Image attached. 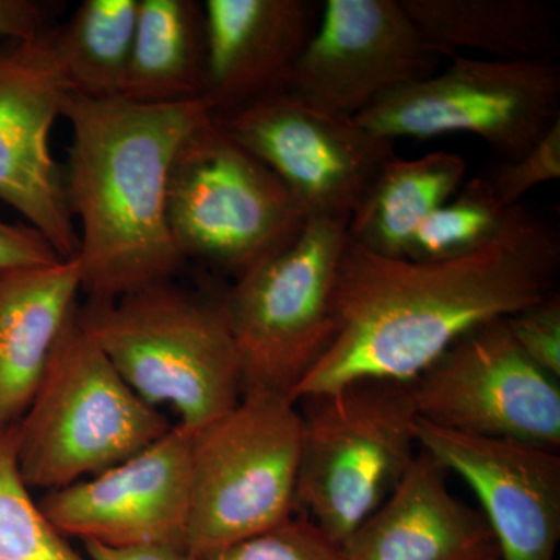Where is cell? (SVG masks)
<instances>
[{"label":"cell","mask_w":560,"mask_h":560,"mask_svg":"<svg viewBox=\"0 0 560 560\" xmlns=\"http://www.w3.org/2000/svg\"><path fill=\"white\" fill-rule=\"evenodd\" d=\"M205 101L223 117L285 91L323 3L312 0H208Z\"/></svg>","instance_id":"obj_16"},{"label":"cell","mask_w":560,"mask_h":560,"mask_svg":"<svg viewBox=\"0 0 560 560\" xmlns=\"http://www.w3.org/2000/svg\"><path fill=\"white\" fill-rule=\"evenodd\" d=\"M451 60L442 72L383 95L355 120L393 142L466 132L503 161L521 158L560 120V69L551 58Z\"/></svg>","instance_id":"obj_9"},{"label":"cell","mask_w":560,"mask_h":560,"mask_svg":"<svg viewBox=\"0 0 560 560\" xmlns=\"http://www.w3.org/2000/svg\"><path fill=\"white\" fill-rule=\"evenodd\" d=\"M62 260L49 241L31 224L0 220V271L47 267Z\"/></svg>","instance_id":"obj_28"},{"label":"cell","mask_w":560,"mask_h":560,"mask_svg":"<svg viewBox=\"0 0 560 560\" xmlns=\"http://www.w3.org/2000/svg\"><path fill=\"white\" fill-rule=\"evenodd\" d=\"M61 116L72 125L62 186L80 220L81 291L116 301L168 282L186 264L168 230V178L184 140L213 117L208 103L142 105L70 92Z\"/></svg>","instance_id":"obj_2"},{"label":"cell","mask_w":560,"mask_h":560,"mask_svg":"<svg viewBox=\"0 0 560 560\" xmlns=\"http://www.w3.org/2000/svg\"><path fill=\"white\" fill-rule=\"evenodd\" d=\"M84 556L90 560H200L186 547L178 545H138V547H106L83 541Z\"/></svg>","instance_id":"obj_30"},{"label":"cell","mask_w":560,"mask_h":560,"mask_svg":"<svg viewBox=\"0 0 560 560\" xmlns=\"http://www.w3.org/2000/svg\"><path fill=\"white\" fill-rule=\"evenodd\" d=\"M70 94L46 28L32 38L0 36V201L18 210L65 260L79 254L62 168L50 130Z\"/></svg>","instance_id":"obj_13"},{"label":"cell","mask_w":560,"mask_h":560,"mask_svg":"<svg viewBox=\"0 0 560 560\" xmlns=\"http://www.w3.org/2000/svg\"><path fill=\"white\" fill-rule=\"evenodd\" d=\"M194 433L186 548L202 559L296 515L304 425L298 401L249 393Z\"/></svg>","instance_id":"obj_6"},{"label":"cell","mask_w":560,"mask_h":560,"mask_svg":"<svg viewBox=\"0 0 560 560\" xmlns=\"http://www.w3.org/2000/svg\"><path fill=\"white\" fill-rule=\"evenodd\" d=\"M515 345L540 370L560 378V296L558 291L539 304L508 316Z\"/></svg>","instance_id":"obj_27"},{"label":"cell","mask_w":560,"mask_h":560,"mask_svg":"<svg viewBox=\"0 0 560 560\" xmlns=\"http://www.w3.org/2000/svg\"><path fill=\"white\" fill-rule=\"evenodd\" d=\"M79 318L140 399L171 405L184 429L198 431L242 400L241 359L221 300L168 280L90 301Z\"/></svg>","instance_id":"obj_3"},{"label":"cell","mask_w":560,"mask_h":560,"mask_svg":"<svg viewBox=\"0 0 560 560\" xmlns=\"http://www.w3.org/2000/svg\"><path fill=\"white\" fill-rule=\"evenodd\" d=\"M441 60L400 0H326L285 92L357 117L383 95L434 75Z\"/></svg>","instance_id":"obj_12"},{"label":"cell","mask_w":560,"mask_h":560,"mask_svg":"<svg viewBox=\"0 0 560 560\" xmlns=\"http://www.w3.org/2000/svg\"><path fill=\"white\" fill-rule=\"evenodd\" d=\"M488 178L503 208L521 206L522 198L541 184L560 178V120L521 158L503 161Z\"/></svg>","instance_id":"obj_26"},{"label":"cell","mask_w":560,"mask_h":560,"mask_svg":"<svg viewBox=\"0 0 560 560\" xmlns=\"http://www.w3.org/2000/svg\"><path fill=\"white\" fill-rule=\"evenodd\" d=\"M307 215L289 189L213 117L179 147L167 187V223L184 260L235 280L296 241Z\"/></svg>","instance_id":"obj_8"},{"label":"cell","mask_w":560,"mask_h":560,"mask_svg":"<svg viewBox=\"0 0 560 560\" xmlns=\"http://www.w3.org/2000/svg\"><path fill=\"white\" fill-rule=\"evenodd\" d=\"M346 245L348 221L308 217L296 241L235 280L221 300L241 359L242 396L291 397L326 355L338 331Z\"/></svg>","instance_id":"obj_7"},{"label":"cell","mask_w":560,"mask_h":560,"mask_svg":"<svg viewBox=\"0 0 560 560\" xmlns=\"http://www.w3.org/2000/svg\"><path fill=\"white\" fill-rule=\"evenodd\" d=\"M130 388L70 313L18 422V460L28 488L61 489L145 451L172 429Z\"/></svg>","instance_id":"obj_4"},{"label":"cell","mask_w":560,"mask_h":560,"mask_svg":"<svg viewBox=\"0 0 560 560\" xmlns=\"http://www.w3.org/2000/svg\"><path fill=\"white\" fill-rule=\"evenodd\" d=\"M81 291L77 257L0 271V430L20 422Z\"/></svg>","instance_id":"obj_18"},{"label":"cell","mask_w":560,"mask_h":560,"mask_svg":"<svg viewBox=\"0 0 560 560\" xmlns=\"http://www.w3.org/2000/svg\"><path fill=\"white\" fill-rule=\"evenodd\" d=\"M445 471L419 448L388 499L341 545L346 560H500L485 515L453 495Z\"/></svg>","instance_id":"obj_17"},{"label":"cell","mask_w":560,"mask_h":560,"mask_svg":"<svg viewBox=\"0 0 560 560\" xmlns=\"http://www.w3.org/2000/svg\"><path fill=\"white\" fill-rule=\"evenodd\" d=\"M296 511L338 545L388 499L419 452L412 382L363 378L298 400Z\"/></svg>","instance_id":"obj_5"},{"label":"cell","mask_w":560,"mask_h":560,"mask_svg":"<svg viewBox=\"0 0 560 560\" xmlns=\"http://www.w3.org/2000/svg\"><path fill=\"white\" fill-rule=\"evenodd\" d=\"M442 58L478 51L490 60L550 58L558 18L539 0H400Z\"/></svg>","instance_id":"obj_19"},{"label":"cell","mask_w":560,"mask_h":560,"mask_svg":"<svg viewBox=\"0 0 560 560\" xmlns=\"http://www.w3.org/2000/svg\"><path fill=\"white\" fill-rule=\"evenodd\" d=\"M191 444L194 433L178 423L145 451L92 480L49 490L40 510L66 539L106 547H186Z\"/></svg>","instance_id":"obj_14"},{"label":"cell","mask_w":560,"mask_h":560,"mask_svg":"<svg viewBox=\"0 0 560 560\" xmlns=\"http://www.w3.org/2000/svg\"><path fill=\"white\" fill-rule=\"evenodd\" d=\"M512 209L500 205L486 176L471 178L420 224L405 259L448 260L485 248L504 230Z\"/></svg>","instance_id":"obj_23"},{"label":"cell","mask_w":560,"mask_h":560,"mask_svg":"<svg viewBox=\"0 0 560 560\" xmlns=\"http://www.w3.org/2000/svg\"><path fill=\"white\" fill-rule=\"evenodd\" d=\"M139 0H84L65 25L51 28L69 90L92 101L124 97Z\"/></svg>","instance_id":"obj_22"},{"label":"cell","mask_w":560,"mask_h":560,"mask_svg":"<svg viewBox=\"0 0 560 560\" xmlns=\"http://www.w3.org/2000/svg\"><path fill=\"white\" fill-rule=\"evenodd\" d=\"M200 560H346L341 545L304 515Z\"/></svg>","instance_id":"obj_25"},{"label":"cell","mask_w":560,"mask_h":560,"mask_svg":"<svg viewBox=\"0 0 560 560\" xmlns=\"http://www.w3.org/2000/svg\"><path fill=\"white\" fill-rule=\"evenodd\" d=\"M420 451L455 471L481 503L500 560H556L560 458L525 442L493 440L418 419Z\"/></svg>","instance_id":"obj_15"},{"label":"cell","mask_w":560,"mask_h":560,"mask_svg":"<svg viewBox=\"0 0 560 560\" xmlns=\"http://www.w3.org/2000/svg\"><path fill=\"white\" fill-rule=\"evenodd\" d=\"M18 423L0 430V560H90L33 501L18 460Z\"/></svg>","instance_id":"obj_24"},{"label":"cell","mask_w":560,"mask_h":560,"mask_svg":"<svg viewBox=\"0 0 560 560\" xmlns=\"http://www.w3.org/2000/svg\"><path fill=\"white\" fill-rule=\"evenodd\" d=\"M467 162L452 151L415 160L394 154L348 223V238L361 248L405 259L416 231L466 183Z\"/></svg>","instance_id":"obj_20"},{"label":"cell","mask_w":560,"mask_h":560,"mask_svg":"<svg viewBox=\"0 0 560 560\" xmlns=\"http://www.w3.org/2000/svg\"><path fill=\"white\" fill-rule=\"evenodd\" d=\"M213 120L278 176L307 219L349 223L396 154V142L361 127L355 117L315 108L285 91Z\"/></svg>","instance_id":"obj_11"},{"label":"cell","mask_w":560,"mask_h":560,"mask_svg":"<svg viewBox=\"0 0 560 560\" xmlns=\"http://www.w3.org/2000/svg\"><path fill=\"white\" fill-rule=\"evenodd\" d=\"M412 399L419 419L441 429L552 452L560 445V378L522 352L506 318L445 350L412 381Z\"/></svg>","instance_id":"obj_10"},{"label":"cell","mask_w":560,"mask_h":560,"mask_svg":"<svg viewBox=\"0 0 560 560\" xmlns=\"http://www.w3.org/2000/svg\"><path fill=\"white\" fill-rule=\"evenodd\" d=\"M205 7L195 0H139L124 97L175 105L205 97Z\"/></svg>","instance_id":"obj_21"},{"label":"cell","mask_w":560,"mask_h":560,"mask_svg":"<svg viewBox=\"0 0 560 560\" xmlns=\"http://www.w3.org/2000/svg\"><path fill=\"white\" fill-rule=\"evenodd\" d=\"M558 232L522 206L485 248L440 261L390 259L348 238L338 271V331L293 400L363 378L412 382L489 320L555 293Z\"/></svg>","instance_id":"obj_1"},{"label":"cell","mask_w":560,"mask_h":560,"mask_svg":"<svg viewBox=\"0 0 560 560\" xmlns=\"http://www.w3.org/2000/svg\"><path fill=\"white\" fill-rule=\"evenodd\" d=\"M50 7L33 0H0V36L32 38L46 31Z\"/></svg>","instance_id":"obj_29"}]
</instances>
